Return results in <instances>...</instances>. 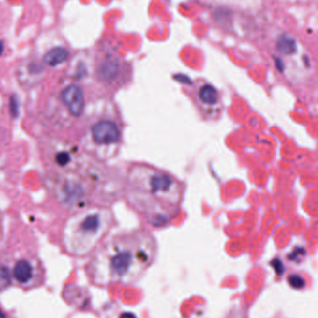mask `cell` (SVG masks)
Wrapping results in <instances>:
<instances>
[{"instance_id":"6","label":"cell","mask_w":318,"mask_h":318,"mask_svg":"<svg viewBox=\"0 0 318 318\" xmlns=\"http://www.w3.org/2000/svg\"><path fill=\"white\" fill-rule=\"evenodd\" d=\"M92 139L99 145H110L117 143L120 139V131L115 122L102 120L97 122L91 129Z\"/></svg>"},{"instance_id":"11","label":"cell","mask_w":318,"mask_h":318,"mask_svg":"<svg viewBox=\"0 0 318 318\" xmlns=\"http://www.w3.org/2000/svg\"><path fill=\"white\" fill-rule=\"evenodd\" d=\"M12 282V277H11V273L10 269L4 265H0V291L9 288Z\"/></svg>"},{"instance_id":"9","label":"cell","mask_w":318,"mask_h":318,"mask_svg":"<svg viewBox=\"0 0 318 318\" xmlns=\"http://www.w3.org/2000/svg\"><path fill=\"white\" fill-rule=\"evenodd\" d=\"M69 57V51L66 48H52L44 56V62L49 66H57L59 64H64L67 61Z\"/></svg>"},{"instance_id":"16","label":"cell","mask_w":318,"mask_h":318,"mask_svg":"<svg viewBox=\"0 0 318 318\" xmlns=\"http://www.w3.org/2000/svg\"><path fill=\"white\" fill-rule=\"evenodd\" d=\"M304 253H305V251L302 248H296L289 254V259H290V260H296L299 256L304 255Z\"/></svg>"},{"instance_id":"8","label":"cell","mask_w":318,"mask_h":318,"mask_svg":"<svg viewBox=\"0 0 318 318\" xmlns=\"http://www.w3.org/2000/svg\"><path fill=\"white\" fill-rule=\"evenodd\" d=\"M120 72V63L115 57L107 58L100 64L97 75L101 81L110 82L116 79Z\"/></svg>"},{"instance_id":"3","label":"cell","mask_w":318,"mask_h":318,"mask_svg":"<svg viewBox=\"0 0 318 318\" xmlns=\"http://www.w3.org/2000/svg\"><path fill=\"white\" fill-rule=\"evenodd\" d=\"M112 224V215L109 211L96 208L81 219L78 232L82 238L78 248L79 253H87L105 237Z\"/></svg>"},{"instance_id":"10","label":"cell","mask_w":318,"mask_h":318,"mask_svg":"<svg viewBox=\"0 0 318 318\" xmlns=\"http://www.w3.org/2000/svg\"><path fill=\"white\" fill-rule=\"evenodd\" d=\"M276 47L278 48L280 52L287 54V55L294 53L297 49L295 40L286 35H282L277 39Z\"/></svg>"},{"instance_id":"7","label":"cell","mask_w":318,"mask_h":318,"mask_svg":"<svg viewBox=\"0 0 318 318\" xmlns=\"http://www.w3.org/2000/svg\"><path fill=\"white\" fill-rule=\"evenodd\" d=\"M62 100L73 116H80L82 115L85 100L82 89L77 85L73 84L65 87L62 92Z\"/></svg>"},{"instance_id":"2","label":"cell","mask_w":318,"mask_h":318,"mask_svg":"<svg viewBox=\"0 0 318 318\" xmlns=\"http://www.w3.org/2000/svg\"><path fill=\"white\" fill-rule=\"evenodd\" d=\"M183 183L148 165L128 169L126 195L132 208L156 227L172 220L183 200Z\"/></svg>"},{"instance_id":"5","label":"cell","mask_w":318,"mask_h":318,"mask_svg":"<svg viewBox=\"0 0 318 318\" xmlns=\"http://www.w3.org/2000/svg\"><path fill=\"white\" fill-rule=\"evenodd\" d=\"M12 281L19 287L29 289L41 281L37 277V269L34 264L26 259L17 260L11 271Z\"/></svg>"},{"instance_id":"19","label":"cell","mask_w":318,"mask_h":318,"mask_svg":"<svg viewBox=\"0 0 318 318\" xmlns=\"http://www.w3.org/2000/svg\"><path fill=\"white\" fill-rule=\"evenodd\" d=\"M3 51H4V44H3V42L0 40V55L3 53Z\"/></svg>"},{"instance_id":"14","label":"cell","mask_w":318,"mask_h":318,"mask_svg":"<svg viewBox=\"0 0 318 318\" xmlns=\"http://www.w3.org/2000/svg\"><path fill=\"white\" fill-rule=\"evenodd\" d=\"M56 161L60 166H65L70 161V156L66 153H60L56 156Z\"/></svg>"},{"instance_id":"12","label":"cell","mask_w":318,"mask_h":318,"mask_svg":"<svg viewBox=\"0 0 318 318\" xmlns=\"http://www.w3.org/2000/svg\"><path fill=\"white\" fill-rule=\"evenodd\" d=\"M288 283L292 289L300 290L305 288V279L299 274H290L288 276Z\"/></svg>"},{"instance_id":"20","label":"cell","mask_w":318,"mask_h":318,"mask_svg":"<svg viewBox=\"0 0 318 318\" xmlns=\"http://www.w3.org/2000/svg\"><path fill=\"white\" fill-rule=\"evenodd\" d=\"M0 318H6V317H5V315L0 311Z\"/></svg>"},{"instance_id":"13","label":"cell","mask_w":318,"mask_h":318,"mask_svg":"<svg viewBox=\"0 0 318 318\" xmlns=\"http://www.w3.org/2000/svg\"><path fill=\"white\" fill-rule=\"evenodd\" d=\"M272 266L274 267V269L276 270V272L278 275L283 274L284 271H285V266H284L283 262L279 259H274V260H272Z\"/></svg>"},{"instance_id":"17","label":"cell","mask_w":318,"mask_h":318,"mask_svg":"<svg viewBox=\"0 0 318 318\" xmlns=\"http://www.w3.org/2000/svg\"><path fill=\"white\" fill-rule=\"evenodd\" d=\"M275 64H276V68L279 70L280 72H283L284 71V63L281 59L278 58V57H276L275 58Z\"/></svg>"},{"instance_id":"18","label":"cell","mask_w":318,"mask_h":318,"mask_svg":"<svg viewBox=\"0 0 318 318\" xmlns=\"http://www.w3.org/2000/svg\"><path fill=\"white\" fill-rule=\"evenodd\" d=\"M119 318H136L135 315L132 314V313H129V312H125V313H122L120 315Z\"/></svg>"},{"instance_id":"4","label":"cell","mask_w":318,"mask_h":318,"mask_svg":"<svg viewBox=\"0 0 318 318\" xmlns=\"http://www.w3.org/2000/svg\"><path fill=\"white\" fill-rule=\"evenodd\" d=\"M197 107L206 116H214L221 112V99L218 90L211 84L205 83L197 88L194 96Z\"/></svg>"},{"instance_id":"1","label":"cell","mask_w":318,"mask_h":318,"mask_svg":"<svg viewBox=\"0 0 318 318\" xmlns=\"http://www.w3.org/2000/svg\"><path fill=\"white\" fill-rule=\"evenodd\" d=\"M155 255L156 244L149 232L118 234L96 251L87 266V275L97 286L132 284L152 265Z\"/></svg>"},{"instance_id":"15","label":"cell","mask_w":318,"mask_h":318,"mask_svg":"<svg viewBox=\"0 0 318 318\" xmlns=\"http://www.w3.org/2000/svg\"><path fill=\"white\" fill-rule=\"evenodd\" d=\"M10 112L13 116H17L19 112V104L15 97H12L10 101Z\"/></svg>"}]
</instances>
